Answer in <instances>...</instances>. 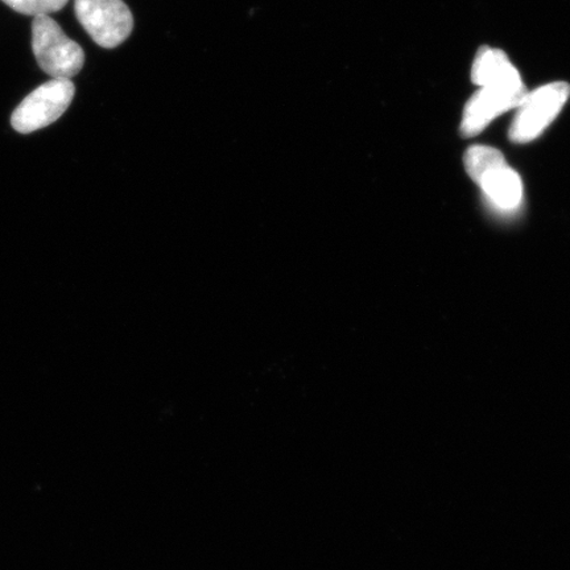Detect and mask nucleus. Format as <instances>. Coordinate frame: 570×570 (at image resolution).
Returning <instances> with one entry per match:
<instances>
[{
  "mask_svg": "<svg viewBox=\"0 0 570 570\" xmlns=\"http://www.w3.org/2000/svg\"><path fill=\"white\" fill-rule=\"evenodd\" d=\"M465 168L473 181L480 185L484 198L495 212L510 216L522 206V178L505 163L499 149L488 146L470 147L465 155Z\"/></svg>",
  "mask_w": 570,
  "mask_h": 570,
  "instance_id": "obj_1",
  "label": "nucleus"
},
{
  "mask_svg": "<svg viewBox=\"0 0 570 570\" xmlns=\"http://www.w3.org/2000/svg\"><path fill=\"white\" fill-rule=\"evenodd\" d=\"M32 49L39 67L52 78L71 80L83 68V49L51 17L33 18Z\"/></svg>",
  "mask_w": 570,
  "mask_h": 570,
  "instance_id": "obj_2",
  "label": "nucleus"
},
{
  "mask_svg": "<svg viewBox=\"0 0 570 570\" xmlns=\"http://www.w3.org/2000/svg\"><path fill=\"white\" fill-rule=\"evenodd\" d=\"M570 97V85L552 82L527 92L517 107V116L510 127V139L525 145L540 137L559 116Z\"/></svg>",
  "mask_w": 570,
  "mask_h": 570,
  "instance_id": "obj_3",
  "label": "nucleus"
},
{
  "mask_svg": "<svg viewBox=\"0 0 570 570\" xmlns=\"http://www.w3.org/2000/svg\"><path fill=\"white\" fill-rule=\"evenodd\" d=\"M75 95V83L67 78H52L42 83L12 112L13 130L31 134L55 124L68 110Z\"/></svg>",
  "mask_w": 570,
  "mask_h": 570,
  "instance_id": "obj_4",
  "label": "nucleus"
},
{
  "mask_svg": "<svg viewBox=\"0 0 570 570\" xmlns=\"http://www.w3.org/2000/svg\"><path fill=\"white\" fill-rule=\"evenodd\" d=\"M78 21L99 47L117 48L134 30V17L124 0H76Z\"/></svg>",
  "mask_w": 570,
  "mask_h": 570,
  "instance_id": "obj_5",
  "label": "nucleus"
},
{
  "mask_svg": "<svg viewBox=\"0 0 570 570\" xmlns=\"http://www.w3.org/2000/svg\"><path fill=\"white\" fill-rule=\"evenodd\" d=\"M523 81L487 85L469 99L461 120L462 137L480 135L495 118L517 109L527 95Z\"/></svg>",
  "mask_w": 570,
  "mask_h": 570,
  "instance_id": "obj_6",
  "label": "nucleus"
},
{
  "mask_svg": "<svg viewBox=\"0 0 570 570\" xmlns=\"http://www.w3.org/2000/svg\"><path fill=\"white\" fill-rule=\"evenodd\" d=\"M472 80L479 87L522 81L518 69L501 49L482 47L472 67Z\"/></svg>",
  "mask_w": 570,
  "mask_h": 570,
  "instance_id": "obj_7",
  "label": "nucleus"
},
{
  "mask_svg": "<svg viewBox=\"0 0 570 570\" xmlns=\"http://www.w3.org/2000/svg\"><path fill=\"white\" fill-rule=\"evenodd\" d=\"M13 11L28 17L51 16L59 12L67 6L69 0H2Z\"/></svg>",
  "mask_w": 570,
  "mask_h": 570,
  "instance_id": "obj_8",
  "label": "nucleus"
}]
</instances>
